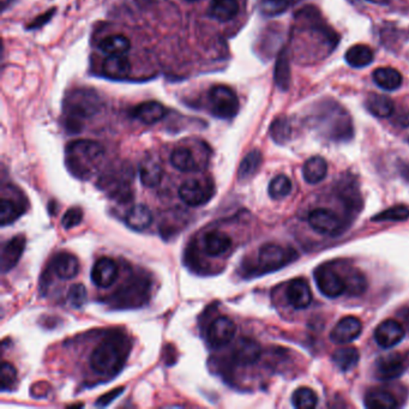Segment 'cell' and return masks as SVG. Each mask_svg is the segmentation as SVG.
I'll list each match as a JSON object with an SVG mask.
<instances>
[{
	"mask_svg": "<svg viewBox=\"0 0 409 409\" xmlns=\"http://www.w3.org/2000/svg\"><path fill=\"white\" fill-rule=\"evenodd\" d=\"M295 32L298 37H303L312 42L313 46L324 48L328 53L334 51L339 43L337 32L328 26L319 10L308 5L295 14Z\"/></svg>",
	"mask_w": 409,
	"mask_h": 409,
	"instance_id": "2",
	"label": "cell"
},
{
	"mask_svg": "<svg viewBox=\"0 0 409 409\" xmlns=\"http://www.w3.org/2000/svg\"><path fill=\"white\" fill-rule=\"evenodd\" d=\"M308 223L317 233L323 235H334L340 230V219L335 212L327 209H316L308 215Z\"/></svg>",
	"mask_w": 409,
	"mask_h": 409,
	"instance_id": "14",
	"label": "cell"
},
{
	"mask_svg": "<svg viewBox=\"0 0 409 409\" xmlns=\"http://www.w3.org/2000/svg\"><path fill=\"white\" fill-rule=\"evenodd\" d=\"M262 355V348L257 341L244 337L238 341L233 350V359L240 366H250L257 363Z\"/></svg>",
	"mask_w": 409,
	"mask_h": 409,
	"instance_id": "16",
	"label": "cell"
},
{
	"mask_svg": "<svg viewBox=\"0 0 409 409\" xmlns=\"http://www.w3.org/2000/svg\"><path fill=\"white\" fill-rule=\"evenodd\" d=\"M268 191L272 199H282L292 192V183L288 177L283 174L277 175L270 181Z\"/></svg>",
	"mask_w": 409,
	"mask_h": 409,
	"instance_id": "41",
	"label": "cell"
},
{
	"mask_svg": "<svg viewBox=\"0 0 409 409\" xmlns=\"http://www.w3.org/2000/svg\"><path fill=\"white\" fill-rule=\"evenodd\" d=\"M274 79H275L276 86L282 92L290 89L292 70H290V52L287 48H282L277 55Z\"/></svg>",
	"mask_w": 409,
	"mask_h": 409,
	"instance_id": "25",
	"label": "cell"
},
{
	"mask_svg": "<svg viewBox=\"0 0 409 409\" xmlns=\"http://www.w3.org/2000/svg\"><path fill=\"white\" fill-rule=\"evenodd\" d=\"M170 163L180 172H197L202 170V162L198 161L194 152L186 146L175 148L170 154Z\"/></svg>",
	"mask_w": 409,
	"mask_h": 409,
	"instance_id": "20",
	"label": "cell"
},
{
	"mask_svg": "<svg viewBox=\"0 0 409 409\" xmlns=\"http://www.w3.org/2000/svg\"><path fill=\"white\" fill-rule=\"evenodd\" d=\"M295 251L283 248L280 245H264L258 252L259 272L267 274L276 272L292 262L295 259Z\"/></svg>",
	"mask_w": 409,
	"mask_h": 409,
	"instance_id": "8",
	"label": "cell"
},
{
	"mask_svg": "<svg viewBox=\"0 0 409 409\" xmlns=\"http://www.w3.org/2000/svg\"><path fill=\"white\" fill-rule=\"evenodd\" d=\"M52 268L55 275L61 280H71L79 272V259L71 253L60 252L53 259Z\"/></svg>",
	"mask_w": 409,
	"mask_h": 409,
	"instance_id": "23",
	"label": "cell"
},
{
	"mask_svg": "<svg viewBox=\"0 0 409 409\" xmlns=\"http://www.w3.org/2000/svg\"><path fill=\"white\" fill-rule=\"evenodd\" d=\"M215 194V186L210 179H189L181 184L179 197L189 207L207 204Z\"/></svg>",
	"mask_w": 409,
	"mask_h": 409,
	"instance_id": "7",
	"label": "cell"
},
{
	"mask_svg": "<svg viewBox=\"0 0 409 409\" xmlns=\"http://www.w3.org/2000/svg\"><path fill=\"white\" fill-rule=\"evenodd\" d=\"M90 276L94 285L100 288H107L113 285L118 277V264L112 258H100L92 266Z\"/></svg>",
	"mask_w": 409,
	"mask_h": 409,
	"instance_id": "15",
	"label": "cell"
},
{
	"mask_svg": "<svg viewBox=\"0 0 409 409\" xmlns=\"http://www.w3.org/2000/svg\"><path fill=\"white\" fill-rule=\"evenodd\" d=\"M103 157V147L90 139L74 141L65 152V162L70 173L82 180L89 179L100 168Z\"/></svg>",
	"mask_w": 409,
	"mask_h": 409,
	"instance_id": "3",
	"label": "cell"
},
{
	"mask_svg": "<svg viewBox=\"0 0 409 409\" xmlns=\"http://www.w3.org/2000/svg\"><path fill=\"white\" fill-rule=\"evenodd\" d=\"M68 301L74 308H82L87 301V290L82 283H76L70 287Z\"/></svg>",
	"mask_w": 409,
	"mask_h": 409,
	"instance_id": "44",
	"label": "cell"
},
{
	"mask_svg": "<svg viewBox=\"0 0 409 409\" xmlns=\"http://www.w3.org/2000/svg\"><path fill=\"white\" fill-rule=\"evenodd\" d=\"M292 403L295 408L312 409L317 406V394L310 388H299L292 396Z\"/></svg>",
	"mask_w": 409,
	"mask_h": 409,
	"instance_id": "37",
	"label": "cell"
},
{
	"mask_svg": "<svg viewBox=\"0 0 409 409\" xmlns=\"http://www.w3.org/2000/svg\"><path fill=\"white\" fill-rule=\"evenodd\" d=\"M125 340L110 337L101 342L90 355V368L101 376H114L124 366L128 348Z\"/></svg>",
	"mask_w": 409,
	"mask_h": 409,
	"instance_id": "4",
	"label": "cell"
},
{
	"mask_svg": "<svg viewBox=\"0 0 409 409\" xmlns=\"http://www.w3.org/2000/svg\"><path fill=\"white\" fill-rule=\"evenodd\" d=\"M123 391H124L123 388H118V389H114V390L107 392V394L102 395L101 397L97 400V405L99 406V407H106V406L110 405L112 401L115 400L118 396L121 395Z\"/></svg>",
	"mask_w": 409,
	"mask_h": 409,
	"instance_id": "46",
	"label": "cell"
},
{
	"mask_svg": "<svg viewBox=\"0 0 409 409\" xmlns=\"http://www.w3.org/2000/svg\"><path fill=\"white\" fill-rule=\"evenodd\" d=\"M405 334V328L400 322L388 319L378 326L375 331V340L382 348H391L403 340Z\"/></svg>",
	"mask_w": 409,
	"mask_h": 409,
	"instance_id": "12",
	"label": "cell"
},
{
	"mask_svg": "<svg viewBox=\"0 0 409 409\" xmlns=\"http://www.w3.org/2000/svg\"><path fill=\"white\" fill-rule=\"evenodd\" d=\"M103 107L100 94L92 88H76L70 90L64 99L65 128L69 132L79 134L83 128V121L97 115Z\"/></svg>",
	"mask_w": 409,
	"mask_h": 409,
	"instance_id": "1",
	"label": "cell"
},
{
	"mask_svg": "<svg viewBox=\"0 0 409 409\" xmlns=\"http://www.w3.org/2000/svg\"><path fill=\"white\" fill-rule=\"evenodd\" d=\"M26 248V238L23 235H14L3 248L1 251V270L8 272L19 262Z\"/></svg>",
	"mask_w": 409,
	"mask_h": 409,
	"instance_id": "19",
	"label": "cell"
},
{
	"mask_svg": "<svg viewBox=\"0 0 409 409\" xmlns=\"http://www.w3.org/2000/svg\"><path fill=\"white\" fill-rule=\"evenodd\" d=\"M163 168L161 162L154 157H146L139 166V178L144 186L157 188L161 184Z\"/></svg>",
	"mask_w": 409,
	"mask_h": 409,
	"instance_id": "22",
	"label": "cell"
},
{
	"mask_svg": "<svg viewBox=\"0 0 409 409\" xmlns=\"http://www.w3.org/2000/svg\"><path fill=\"white\" fill-rule=\"evenodd\" d=\"M373 82L386 92H392L403 82L402 74L394 68H379L372 74Z\"/></svg>",
	"mask_w": 409,
	"mask_h": 409,
	"instance_id": "29",
	"label": "cell"
},
{
	"mask_svg": "<svg viewBox=\"0 0 409 409\" xmlns=\"http://www.w3.org/2000/svg\"><path fill=\"white\" fill-rule=\"evenodd\" d=\"M24 212V208L21 206V203L11 199V198H1L0 203V225L5 227L6 225L12 223L17 220Z\"/></svg>",
	"mask_w": 409,
	"mask_h": 409,
	"instance_id": "35",
	"label": "cell"
},
{
	"mask_svg": "<svg viewBox=\"0 0 409 409\" xmlns=\"http://www.w3.org/2000/svg\"><path fill=\"white\" fill-rule=\"evenodd\" d=\"M239 11L238 0H214L209 9V16L220 22H230L238 16Z\"/></svg>",
	"mask_w": 409,
	"mask_h": 409,
	"instance_id": "26",
	"label": "cell"
},
{
	"mask_svg": "<svg viewBox=\"0 0 409 409\" xmlns=\"http://www.w3.org/2000/svg\"><path fill=\"white\" fill-rule=\"evenodd\" d=\"M286 295L288 303L297 310L308 308L312 301V292L306 280L303 279H295L292 281L287 287Z\"/></svg>",
	"mask_w": 409,
	"mask_h": 409,
	"instance_id": "17",
	"label": "cell"
},
{
	"mask_svg": "<svg viewBox=\"0 0 409 409\" xmlns=\"http://www.w3.org/2000/svg\"><path fill=\"white\" fill-rule=\"evenodd\" d=\"M315 280L317 283L318 290L328 298H337L346 292L343 277L329 267L321 266L315 270Z\"/></svg>",
	"mask_w": 409,
	"mask_h": 409,
	"instance_id": "10",
	"label": "cell"
},
{
	"mask_svg": "<svg viewBox=\"0 0 409 409\" xmlns=\"http://www.w3.org/2000/svg\"><path fill=\"white\" fill-rule=\"evenodd\" d=\"M343 281H345L346 292H348L350 295H361L368 288V282L365 276L357 270H350L343 277Z\"/></svg>",
	"mask_w": 409,
	"mask_h": 409,
	"instance_id": "40",
	"label": "cell"
},
{
	"mask_svg": "<svg viewBox=\"0 0 409 409\" xmlns=\"http://www.w3.org/2000/svg\"><path fill=\"white\" fill-rule=\"evenodd\" d=\"M409 217V208L406 206H396L379 212L373 217V221H403Z\"/></svg>",
	"mask_w": 409,
	"mask_h": 409,
	"instance_id": "43",
	"label": "cell"
},
{
	"mask_svg": "<svg viewBox=\"0 0 409 409\" xmlns=\"http://www.w3.org/2000/svg\"><path fill=\"white\" fill-rule=\"evenodd\" d=\"M17 382V370L11 363H1L0 368V388L3 391H9L14 388Z\"/></svg>",
	"mask_w": 409,
	"mask_h": 409,
	"instance_id": "42",
	"label": "cell"
},
{
	"mask_svg": "<svg viewBox=\"0 0 409 409\" xmlns=\"http://www.w3.org/2000/svg\"><path fill=\"white\" fill-rule=\"evenodd\" d=\"M345 59L347 64L350 65L355 69H363L370 64H372L375 59V53H373L371 47L366 45H355L348 48L346 52Z\"/></svg>",
	"mask_w": 409,
	"mask_h": 409,
	"instance_id": "31",
	"label": "cell"
},
{
	"mask_svg": "<svg viewBox=\"0 0 409 409\" xmlns=\"http://www.w3.org/2000/svg\"><path fill=\"white\" fill-rule=\"evenodd\" d=\"M83 220V212L81 208H71L68 212H65L61 219V225L64 227L65 230H71L74 227L77 226L82 222Z\"/></svg>",
	"mask_w": 409,
	"mask_h": 409,
	"instance_id": "45",
	"label": "cell"
},
{
	"mask_svg": "<svg viewBox=\"0 0 409 409\" xmlns=\"http://www.w3.org/2000/svg\"><path fill=\"white\" fill-rule=\"evenodd\" d=\"M408 355L392 352L377 359L375 363V376L381 381H392L400 377L408 368Z\"/></svg>",
	"mask_w": 409,
	"mask_h": 409,
	"instance_id": "9",
	"label": "cell"
},
{
	"mask_svg": "<svg viewBox=\"0 0 409 409\" xmlns=\"http://www.w3.org/2000/svg\"><path fill=\"white\" fill-rule=\"evenodd\" d=\"M359 359H360L359 352L357 348H353V347L341 348V350H336L332 355V360H334L336 366L343 372H347L352 368H355L358 365Z\"/></svg>",
	"mask_w": 409,
	"mask_h": 409,
	"instance_id": "36",
	"label": "cell"
},
{
	"mask_svg": "<svg viewBox=\"0 0 409 409\" xmlns=\"http://www.w3.org/2000/svg\"><path fill=\"white\" fill-rule=\"evenodd\" d=\"M186 1H197V0H186Z\"/></svg>",
	"mask_w": 409,
	"mask_h": 409,
	"instance_id": "48",
	"label": "cell"
},
{
	"mask_svg": "<svg viewBox=\"0 0 409 409\" xmlns=\"http://www.w3.org/2000/svg\"><path fill=\"white\" fill-rule=\"evenodd\" d=\"M328 173V163L322 157H312L303 163V179L308 184L321 183Z\"/></svg>",
	"mask_w": 409,
	"mask_h": 409,
	"instance_id": "30",
	"label": "cell"
},
{
	"mask_svg": "<svg viewBox=\"0 0 409 409\" xmlns=\"http://www.w3.org/2000/svg\"><path fill=\"white\" fill-rule=\"evenodd\" d=\"M131 48V42L121 34L110 35L102 39L99 43V50L107 55H126Z\"/></svg>",
	"mask_w": 409,
	"mask_h": 409,
	"instance_id": "32",
	"label": "cell"
},
{
	"mask_svg": "<svg viewBox=\"0 0 409 409\" xmlns=\"http://www.w3.org/2000/svg\"><path fill=\"white\" fill-rule=\"evenodd\" d=\"M365 106L371 114L377 117V118H388L392 115L395 110V105L390 97L375 94V92L370 94L366 97Z\"/></svg>",
	"mask_w": 409,
	"mask_h": 409,
	"instance_id": "28",
	"label": "cell"
},
{
	"mask_svg": "<svg viewBox=\"0 0 409 409\" xmlns=\"http://www.w3.org/2000/svg\"><path fill=\"white\" fill-rule=\"evenodd\" d=\"M152 214L150 209L144 204H136L130 209L126 217L125 223L131 230H143L152 225Z\"/></svg>",
	"mask_w": 409,
	"mask_h": 409,
	"instance_id": "27",
	"label": "cell"
},
{
	"mask_svg": "<svg viewBox=\"0 0 409 409\" xmlns=\"http://www.w3.org/2000/svg\"><path fill=\"white\" fill-rule=\"evenodd\" d=\"M365 406L372 409L395 408L397 407V400L389 391L373 389L365 396Z\"/></svg>",
	"mask_w": 409,
	"mask_h": 409,
	"instance_id": "33",
	"label": "cell"
},
{
	"mask_svg": "<svg viewBox=\"0 0 409 409\" xmlns=\"http://www.w3.org/2000/svg\"><path fill=\"white\" fill-rule=\"evenodd\" d=\"M168 113V110L162 103L157 101H146L139 103L131 110V115L134 119L139 120L143 124H157L163 119Z\"/></svg>",
	"mask_w": 409,
	"mask_h": 409,
	"instance_id": "18",
	"label": "cell"
},
{
	"mask_svg": "<svg viewBox=\"0 0 409 409\" xmlns=\"http://www.w3.org/2000/svg\"><path fill=\"white\" fill-rule=\"evenodd\" d=\"M208 101L212 114L220 119H232L239 112V99L227 86H215L209 90Z\"/></svg>",
	"mask_w": 409,
	"mask_h": 409,
	"instance_id": "6",
	"label": "cell"
},
{
	"mask_svg": "<svg viewBox=\"0 0 409 409\" xmlns=\"http://www.w3.org/2000/svg\"><path fill=\"white\" fill-rule=\"evenodd\" d=\"M237 327L230 318L221 316L212 321L208 330V341L214 348L228 345L235 339Z\"/></svg>",
	"mask_w": 409,
	"mask_h": 409,
	"instance_id": "11",
	"label": "cell"
},
{
	"mask_svg": "<svg viewBox=\"0 0 409 409\" xmlns=\"http://www.w3.org/2000/svg\"><path fill=\"white\" fill-rule=\"evenodd\" d=\"M318 124L329 137L336 141H345L353 136V126L350 115L334 101L323 102L318 108Z\"/></svg>",
	"mask_w": 409,
	"mask_h": 409,
	"instance_id": "5",
	"label": "cell"
},
{
	"mask_svg": "<svg viewBox=\"0 0 409 409\" xmlns=\"http://www.w3.org/2000/svg\"><path fill=\"white\" fill-rule=\"evenodd\" d=\"M263 162L262 152L255 149L252 152H248V155L243 159L240 163L238 177L240 180H248L252 178L253 175L257 173L261 168Z\"/></svg>",
	"mask_w": 409,
	"mask_h": 409,
	"instance_id": "34",
	"label": "cell"
},
{
	"mask_svg": "<svg viewBox=\"0 0 409 409\" xmlns=\"http://www.w3.org/2000/svg\"><path fill=\"white\" fill-rule=\"evenodd\" d=\"M290 5V0H259L258 9L266 17H276L285 14Z\"/></svg>",
	"mask_w": 409,
	"mask_h": 409,
	"instance_id": "38",
	"label": "cell"
},
{
	"mask_svg": "<svg viewBox=\"0 0 409 409\" xmlns=\"http://www.w3.org/2000/svg\"><path fill=\"white\" fill-rule=\"evenodd\" d=\"M232 246V239L228 235L221 230H210L203 238V250L208 256L219 257L227 252Z\"/></svg>",
	"mask_w": 409,
	"mask_h": 409,
	"instance_id": "21",
	"label": "cell"
},
{
	"mask_svg": "<svg viewBox=\"0 0 409 409\" xmlns=\"http://www.w3.org/2000/svg\"><path fill=\"white\" fill-rule=\"evenodd\" d=\"M292 134V126H290V120L286 117H279L272 121L270 126V136L276 143L283 144L287 142Z\"/></svg>",
	"mask_w": 409,
	"mask_h": 409,
	"instance_id": "39",
	"label": "cell"
},
{
	"mask_svg": "<svg viewBox=\"0 0 409 409\" xmlns=\"http://www.w3.org/2000/svg\"><path fill=\"white\" fill-rule=\"evenodd\" d=\"M53 14H54V10H51V11H48V12H46V14H42V17H40V19L37 17V19H35L34 22H32V26H30V27L29 28H32H32L41 27V26H43V24L47 23V22H48V21H50V19H51L52 17H53Z\"/></svg>",
	"mask_w": 409,
	"mask_h": 409,
	"instance_id": "47",
	"label": "cell"
},
{
	"mask_svg": "<svg viewBox=\"0 0 409 409\" xmlns=\"http://www.w3.org/2000/svg\"><path fill=\"white\" fill-rule=\"evenodd\" d=\"M361 330H363V323L360 322L357 317L347 316L342 318L331 330L330 340L337 345H346L358 339L359 335L361 334Z\"/></svg>",
	"mask_w": 409,
	"mask_h": 409,
	"instance_id": "13",
	"label": "cell"
},
{
	"mask_svg": "<svg viewBox=\"0 0 409 409\" xmlns=\"http://www.w3.org/2000/svg\"><path fill=\"white\" fill-rule=\"evenodd\" d=\"M102 71L110 79H125L131 72V63L125 55H108L103 60Z\"/></svg>",
	"mask_w": 409,
	"mask_h": 409,
	"instance_id": "24",
	"label": "cell"
}]
</instances>
